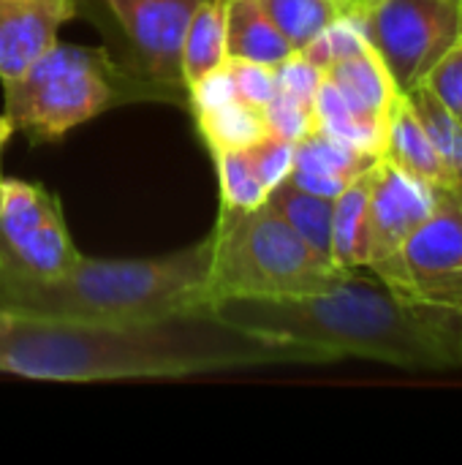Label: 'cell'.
<instances>
[{"label": "cell", "mask_w": 462, "mask_h": 465, "mask_svg": "<svg viewBox=\"0 0 462 465\" xmlns=\"http://www.w3.org/2000/svg\"><path fill=\"white\" fill-rule=\"evenodd\" d=\"M267 362L305 360L204 308L147 322H68L0 308V373L22 379H182Z\"/></svg>", "instance_id": "6da1fadb"}, {"label": "cell", "mask_w": 462, "mask_h": 465, "mask_svg": "<svg viewBox=\"0 0 462 465\" xmlns=\"http://www.w3.org/2000/svg\"><path fill=\"white\" fill-rule=\"evenodd\" d=\"M215 319L294 349L305 362L340 357L400 368H462V311L417 305L381 281L354 272L300 297H223L204 308Z\"/></svg>", "instance_id": "7a4b0ae2"}, {"label": "cell", "mask_w": 462, "mask_h": 465, "mask_svg": "<svg viewBox=\"0 0 462 465\" xmlns=\"http://www.w3.org/2000/svg\"><path fill=\"white\" fill-rule=\"evenodd\" d=\"M212 234L152 259H87L49 281H0V308L68 322H147L204 308Z\"/></svg>", "instance_id": "3957f363"}, {"label": "cell", "mask_w": 462, "mask_h": 465, "mask_svg": "<svg viewBox=\"0 0 462 465\" xmlns=\"http://www.w3.org/2000/svg\"><path fill=\"white\" fill-rule=\"evenodd\" d=\"M346 270L310 248L267 204L218 213L204 308L223 297H300L332 289Z\"/></svg>", "instance_id": "277c9868"}, {"label": "cell", "mask_w": 462, "mask_h": 465, "mask_svg": "<svg viewBox=\"0 0 462 465\" xmlns=\"http://www.w3.org/2000/svg\"><path fill=\"white\" fill-rule=\"evenodd\" d=\"M117 76L103 49L57 41L19 76L3 79V114L35 142H57L117 104Z\"/></svg>", "instance_id": "5b68a950"}, {"label": "cell", "mask_w": 462, "mask_h": 465, "mask_svg": "<svg viewBox=\"0 0 462 465\" xmlns=\"http://www.w3.org/2000/svg\"><path fill=\"white\" fill-rule=\"evenodd\" d=\"M373 275L398 297L447 311H462V199L438 188L433 213L387 259L370 264Z\"/></svg>", "instance_id": "8992f818"}, {"label": "cell", "mask_w": 462, "mask_h": 465, "mask_svg": "<svg viewBox=\"0 0 462 465\" xmlns=\"http://www.w3.org/2000/svg\"><path fill=\"white\" fill-rule=\"evenodd\" d=\"M57 193L16 177L0 180V281H49L79 262Z\"/></svg>", "instance_id": "52a82bcc"}, {"label": "cell", "mask_w": 462, "mask_h": 465, "mask_svg": "<svg viewBox=\"0 0 462 465\" xmlns=\"http://www.w3.org/2000/svg\"><path fill=\"white\" fill-rule=\"evenodd\" d=\"M362 30L395 87L408 93L460 41L462 14L447 0H370L362 11Z\"/></svg>", "instance_id": "ba28073f"}, {"label": "cell", "mask_w": 462, "mask_h": 465, "mask_svg": "<svg viewBox=\"0 0 462 465\" xmlns=\"http://www.w3.org/2000/svg\"><path fill=\"white\" fill-rule=\"evenodd\" d=\"M131 46L139 54L147 76L163 87L182 84V38L202 0H103ZM185 87V84H182Z\"/></svg>", "instance_id": "9c48e42d"}, {"label": "cell", "mask_w": 462, "mask_h": 465, "mask_svg": "<svg viewBox=\"0 0 462 465\" xmlns=\"http://www.w3.org/2000/svg\"><path fill=\"white\" fill-rule=\"evenodd\" d=\"M436 199L438 188L378 158L370 169V264L392 256L433 213Z\"/></svg>", "instance_id": "30bf717a"}, {"label": "cell", "mask_w": 462, "mask_h": 465, "mask_svg": "<svg viewBox=\"0 0 462 465\" xmlns=\"http://www.w3.org/2000/svg\"><path fill=\"white\" fill-rule=\"evenodd\" d=\"M76 16V0H0V82L19 76Z\"/></svg>", "instance_id": "8fae6325"}, {"label": "cell", "mask_w": 462, "mask_h": 465, "mask_svg": "<svg viewBox=\"0 0 462 465\" xmlns=\"http://www.w3.org/2000/svg\"><path fill=\"white\" fill-rule=\"evenodd\" d=\"M381 155L359 153L324 131H310L305 139L294 144V163L286 180L294 185L335 199L346 185H351L359 174H365Z\"/></svg>", "instance_id": "7c38bea8"}, {"label": "cell", "mask_w": 462, "mask_h": 465, "mask_svg": "<svg viewBox=\"0 0 462 465\" xmlns=\"http://www.w3.org/2000/svg\"><path fill=\"white\" fill-rule=\"evenodd\" d=\"M381 158H387L389 163H395L398 169L408 172L411 177L433 185V188H449V174L425 131V125L419 123L414 106L408 104V98L403 93H398V98L389 106L387 114V131H384V150Z\"/></svg>", "instance_id": "4fadbf2b"}, {"label": "cell", "mask_w": 462, "mask_h": 465, "mask_svg": "<svg viewBox=\"0 0 462 465\" xmlns=\"http://www.w3.org/2000/svg\"><path fill=\"white\" fill-rule=\"evenodd\" d=\"M324 79L335 84L354 114L376 123H387L389 106L400 93L373 46L332 63L324 68Z\"/></svg>", "instance_id": "5bb4252c"}, {"label": "cell", "mask_w": 462, "mask_h": 465, "mask_svg": "<svg viewBox=\"0 0 462 465\" xmlns=\"http://www.w3.org/2000/svg\"><path fill=\"white\" fill-rule=\"evenodd\" d=\"M370 169L335 196L329 256L346 272L370 264Z\"/></svg>", "instance_id": "9a60e30c"}, {"label": "cell", "mask_w": 462, "mask_h": 465, "mask_svg": "<svg viewBox=\"0 0 462 465\" xmlns=\"http://www.w3.org/2000/svg\"><path fill=\"white\" fill-rule=\"evenodd\" d=\"M297 49L275 27L267 11L256 0H229L226 5V54L234 60H251L278 65Z\"/></svg>", "instance_id": "2e32d148"}, {"label": "cell", "mask_w": 462, "mask_h": 465, "mask_svg": "<svg viewBox=\"0 0 462 465\" xmlns=\"http://www.w3.org/2000/svg\"><path fill=\"white\" fill-rule=\"evenodd\" d=\"M226 5L229 0H202L182 38V84L185 90L226 63Z\"/></svg>", "instance_id": "e0dca14e"}, {"label": "cell", "mask_w": 462, "mask_h": 465, "mask_svg": "<svg viewBox=\"0 0 462 465\" xmlns=\"http://www.w3.org/2000/svg\"><path fill=\"white\" fill-rule=\"evenodd\" d=\"M264 204L280 215L310 248H316L319 253L329 256V245H332V210H335V199L310 193L300 185H294L291 180L278 183Z\"/></svg>", "instance_id": "ac0fdd59"}, {"label": "cell", "mask_w": 462, "mask_h": 465, "mask_svg": "<svg viewBox=\"0 0 462 465\" xmlns=\"http://www.w3.org/2000/svg\"><path fill=\"white\" fill-rule=\"evenodd\" d=\"M408 104L414 106L419 123L425 125L447 174H449V188L462 199V120L449 112L425 84H417L414 90L403 93Z\"/></svg>", "instance_id": "d6986e66"}, {"label": "cell", "mask_w": 462, "mask_h": 465, "mask_svg": "<svg viewBox=\"0 0 462 465\" xmlns=\"http://www.w3.org/2000/svg\"><path fill=\"white\" fill-rule=\"evenodd\" d=\"M193 117H196V128H199L204 144L210 147V153L245 150L267 136V123H264L261 109L248 106L237 98L226 101L221 106H212V109L193 112Z\"/></svg>", "instance_id": "ffe728a7"}, {"label": "cell", "mask_w": 462, "mask_h": 465, "mask_svg": "<svg viewBox=\"0 0 462 465\" xmlns=\"http://www.w3.org/2000/svg\"><path fill=\"white\" fill-rule=\"evenodd\" d=\"M286 41L300 52L305 49L327 25L340 16H357L346 0H256Z\"/></svg>", "instance_id": "44dd1931"}, {"label": "cell", "mask_w": 462, "mask_h": 465, "mask_svg": "<svg viewBox=\"0 0 462 465\" xmlns=\"http://www.w3.org/2000/svg\"><path fill=\"white\" fill-rule=\"evenodd\" d=\"M218 183H221V207L226 210H256L267 199V188L259 183L251 158L245 150H221L212 153Z\"/></svg>", "instance_id": "7402d4cb"}, {"label": "cell", "mask_w": 462, "mask_h": 465, "mask_svg": "<svg viewBox=\"0 0 462 465\" xmlns=\"http://www.w3.org/2000/svg\"><path fill=\"white\" fill-rule=\"evenodd\" d=\"M368 46L370 44L365 38V30H362V16H340L332 25H327L305 49H300V54L324 71L332 63L351 57Z\"/></svg>", "instance_id": "603a6c76"}, {"label": "cell", "mask_w": 462, "mask_h": 465, "mask_svg": "<svg viewBox=\"0 0 462 465\" xmlns=\"http://www.w3.org/2000/svg\"><path fill=\"white\" fill-rule=\"evenodd\" d=\"M264 123H267V134L278 136V139H289V142H300L305 139L310 131H316V112L313 104H302L297 98H289L283 93H275L272 101L261 109Z\"/></svg>", "instance_id": "cb8c5ba5"}, {"label": "cell", "mask_w": 462, "mask_h": 465, "mask_svg": "<svg viewBox=\"0 0 462 465\" xmlns=\"http://www.w3.org/2000/svg\"><path fill=\"white\" fill-rule=\"evenodd\" d=\"M245 153L251 158V166H253L259 183L267 188V193L289 177L291 163H294V142L278 139L270 134L264 139H259L256 144L245 147Z\"/></svg>", "instance_id": "d4e9b609"}, {"label": "cell", "mask_w": 462, "mask_h": 465, "mask_svg": "<svg viewBox=\"0 0 462 465\" xmlns=\"http://www.w3.org/2000/svg\"><path fill=\"white\" fill-rule=\"evenodd\" d=\"M229 71H231V82H234L237 101H242L248 106L264 109L272 101V95L278 93L275 65L229 57Z\"/></svg>", "instance_id": "484cf974"}, {"label": "cell", "mask_w": 462, "mask_h": 465, "mask_svg": "<svg viewBox=\"0 0 462 465\" xmlns=\"http://www.w3.org/2000/svg\"><path fill=\"white\" fill-rule=\"evenodd\" d=\"M422 84L462 120V38L438 57Z\"/></svg>", "instance_id": "4316f807"}, {"label": "cell", "mask_w": 462, "mask_h": 465, "mask_svg": "<svg viewBox=\"0 0 462 465\" xmlns=\"http://www.w3.org/2000/svg\"><path fill=\"white\" fill-rule=\"evenodd\" d=\"M324 79V71L319 65H313L308 57H302L300 52H294L291 57H286L283 63L275 65V82H278V93L297 98L302 104H313L319 84Z\"/></svg>", "instance_id": "83f0119b"}, {"label": "cell", "mask_w": 462, "mask_h": 465, "mask_svg": "<svg viewBox=\"0 0 462 465\" xmlns=\"http://www.w3.org/2000/svg\"><path fill=\"white\" fill-rule=\"evenodd\" d=\"M14 131H16L14 123H11L5 114H0V155H3V147L8 144V139L14 136Z\"/></svg>", "instance_id": "f1b7e54d"}, {"label": "cell", "mask_w": 462, "mask_h": 465, "mask_svg": "<svg viewBox=\"0 0 462 465\" xmlns=\"http://www.w3.org/2000/svg\"><path fill=\"white\" fill-rule=\"evenodd\" d=\"M447 3H452V5H455V8L462 14V0H447Z\"/></svg>", "instance_id": "f546056e"}]
</instances>
